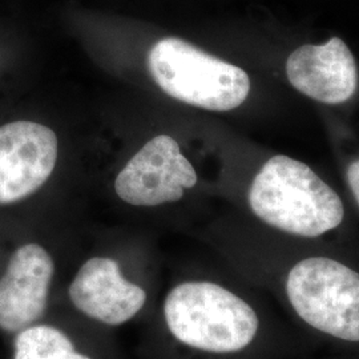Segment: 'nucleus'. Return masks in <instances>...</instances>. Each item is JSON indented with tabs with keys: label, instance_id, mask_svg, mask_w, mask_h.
<instances>
[{
	"label": "nucleus",
	"instance_id": "obj_6",
	"mask_svg": "<svg viewBox=\"0 0 359 359\" xmlns=\"http://www.w3.org/2000/svg\"><path fill=\"white\" fill-rule=\"evenodd\" d=\"M62 158L63 142L51 126L36 120L0 126V206L38 194L59 172Z\"/></svg>",
	"mask_w": 359,
	"mask_h": 359
},
{
	"label": "nucleus",
	"instance_id": "obj_2",
	"mask_svg": "<svg viewBox=\"0 0 359 359\" xmlns=\"http://www.w3.org/2000/svg\"><path fill=\"white\" fill-rule=\"evenodd\" d=\"M148 80L168 99L212 112H229L246 102L252 83L246 71L185 39L163 35L144 55Z\"/></svg>",
	"mask_w": 359,
	"mask_h": 359
},
{
	"label": "nucleus",
	"instance_id": "obj_7",
	"mask_svg": "<svg viewBox=\"0 0 359 359\" xmlns=\"http://www.w3.org/2000/svg\"><path fill=\"white\" fill-rule=\"evenodd\" d=\"M67 297L79 314L107 327L133 321L149 301L147 287L129 277L121 259L108 253L92 255L79 265Z\"/></svg>",
	"mask_w": 359,
	"mask_h": 359
},
{
	"label": "nucleus",
	"instance_id": "obj_11",
	"mask_svg": "<svg viewBox=\"0 0 359 359\" xmlns=\"http://www.w3.org/2000/svg\"><path fill=\"white\" fill-rule=\"evenodd\" d=\"M347 181L359 205V160L353 161L347 168Z\"/></svg>",
	"mask_w": 359,
	"mask_h": 359
},
{
	"label": "nucleus",
	"instance_id": "obj_8",
	"mask_svg": "<svg viewBox=\"0 0 359 359\" xmlns=\"http://www.w3.org/2000/svg\"><path fill=\"white\" fill-rule=\"evenodd\" d=\"M51 250L35 241L19 245L0 276V330L7 334L41 321L56 277Z\"/></svg>",
	"mask_w": 359,
	"mask_h": 359
},
{
	"label": "nucleus",
	"instance_id": "obj_9",
	"mask_svg": "<svg viewBox=\"0 0 359 359\" xmlns=\"http://www.w3.org/2000/svg\"><path fill=\"white\" fill-rule=\"evenodd\" d=\"M286 76L295 90L325 104L350 100L358 84L355 59L339 38L297 48L286 62Z\"/></svg>",
	"mask_w": 359,
	"mask_h": 359
},
{
	"label": "nucleus",
	"instance_id": "obj_4",
	"mask_svg": "<svg viewBox=\"0 0 359 359\" xmlns=\"http://www.w3.org/2000/svg\"><path fill=\"white\" fill-rule=\"evenodd\" d=\"M287 298L318 332L359 342V273L327 257L306 258L293 266L286 281Z\"/></svg>",
	"mask_w": 359,
	"mask_h": 359
},
{
	"label": "nucleus",
	"instance_id": "obj_3",
	"mask_svg": "<svg viewBox=\"0 0 359 359\" xmlns=\"http://www.w3.org/2000/svg\"><path fill=\"white\" fill-rule=\"evenodd\" d=\"M257 217L280 231L318 237L341 225L345 208L341 197L310 168L277 154L269 158L248 193Z\"/></svg>",
	"mask_w": 359,
	"mask_h": 359
},
{
	"label": "nucleus",
	"instance_id": "obj_10",
	"mask_svg": "<svg viewBox=\"0 0 359 359\" xmlns=\"http://www.w3.org/2000/svg\"><path fill=\"white\" fill-rule=\"evenodd\" d=\"M13 359H96L60 326L38 322L15 334Z\"/></svg>",
	"mask_w": 359,
	"mask_h": 359
},
{
	"label": "nucleus",
	"instance_id": "obj_1",
	"mask_svg": "<svg viewBox=\"0 0 359 359\" xmlns=\"http://www.w3.org/2000/svg\"><path fill=\"white\" fill-rule=\"evenodd\" d=\"M161 316L180 346L215 355L243 351L259 329L256 310L243 297L205 280L175 283L164 295Z\"/></svg>",
	"mask_w": 359,
	"mask_h": 359
},
{
	"label": "nucleus",
	"instance_id": "obj_5",
	"mask_svg": "<svg viewBox=\"0 0 359 359\" xmlns=\"http://www.w3.org/2000/svg\"><path fill=\"white\" fill-rule=\"evenodd\" d=\"M197 182V170L179 140L158 132L140 142L117 168L112 191L121 204L148 210L179 203Z\"/></svg>",
	"mask_w": 359,
	"mask_h": 359
}]
</instances>
